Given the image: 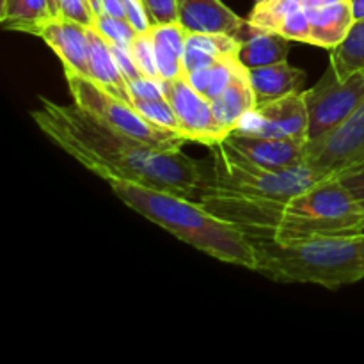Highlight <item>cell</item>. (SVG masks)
Instances as JSON below:
<instances>
[{
  "label": "cell",
  "mask_w": 364,
  "mask_h": 364,
  "mask_svg": "<svg viewBox=\"0 0 364 364\" xmlns=\"http://www.w3.org/2000/svg\"><path fill=\"white\" fill-rule=\"evenodd\" d=\"M164 91L176 112L180 130L187 135L188 141L212 148L226 139L228 132L217 121L212 102L192 87L187 75L164 80Z\"/></svg>",
  "instance_id": "9c48e42d"
},
{
  "label": "cell",
  "mask_w": 364,
  "mask_h": 364,
  "mask_svg": "<svg viewBox=\"0 0 364 364\" xmlns=\"http://www.w3.org/2000/svg\"><path fill=\"white\" fill-rule=\"evenodd\" d=\"M249 82L255 92L256 107L276 102L294 92H302L306 82V73L302 70L284 63L270 64V66L252 68L247 70Z\"/></svg>",
  "instance_id": "9a60e30c"
},
{
  "label": "cell",
  "mask_w": 364,
  "mask_h": 364,
  "mask_svg": "<svg viewBox=\"0 0 364 364\" xmlns=\"http://www.w3.org/2000/svg\"><path fill=\"white\" fill-rule=\"evenodd\" d=\"M114 196L128 208L169 231L198 251L231 265L256 269L252 242L228 220L203 208L198 201L132 181H109Z\"/></svg>",
  "instance_id": "3957f363"
},
{
  "label": "cell",
  "mask_w": 364,
  "mask_h": 364,
  "mask_svg": "<svg viewBox=\"0 0 364 364\" xmlns=\"http://www.w3.org/2000/svg\"><path fill=\"white\" fill-rule=\"evenodd\" d=\"M188 32L180 23H166L151 27L156 70L162 80L183 77V53Z\"/></svg>",
  "instance_id": "d6986e66"
},
{
  "label": "cell",
  "mask_w": 364,
  "mask_h": 364,
  "mask_svg": "<svg viewBox=\"0 0 364 364\" xmlns=\"http://www.w3.org/2000/svg\"><path fill=\"white\" fill-rule=\"evenodd\" d=\"M336 178L348 188V192H350L359 203H364V164L336 174Z\"/></svg>",
  "instance_id": "f1b7e54d"
},
{
  "label": "cell",
  "mask_w": 364,
  "mask_h": 364,
  "mask_svg": "<svg viewBox=\"0 0 364 364\" xmlns=\"http://www.w3.org/2000/svg\"><path fill=\"white\" fill-rule=\"evenodd\" d=\"M87 32L89 43H91V50H89L91 80L96 82L100 87L105 89L107 92H110L116 98L134 105L130 85H128L124 75L121 73L119 66H117L116 59H114L112 52H110L107 39L103 38L102 32L96 27H87Z\"/></svg>",
  "instance_id": "2e32d148"
},
{
  "label": "cell",
  "mask_w": 364,
  "mask_h": 364,
  "mask_svg": "<svg viewBox=\"0 0 364 364\" xmlns=\"http://www.w3.org/2000/svg\"><path fill=\"white\" fill-rule=\"evenodd\" d=\"M130 92L134 100H162L166 98V91H164V80L162 78H151V77H141L137 80L130 82Z\"/></svg>",
  "instance_id": "4316f807"
},
{
  "label": "cell",
  "mask_w": 364,
  "mask_h": 364,
  "mask_svg": "<svg viewBox=\"0 0 364 364\" xmlns=\"http://www.w3.org/2000/svg\"><path fill=\"white\" fill-rule=\"evenodd\" d=\"M331 68L340 78L364 71V18L355 20L347 38L331 50Z\"/></svg>",
  "instance_id": "ffe728a7"
},
{
  "label": "cell",
  "mask_w": 364,
  "mask_h": 364,
  "mask_svg": "<svg viewBox=\"0 0 364 364\" xmlns=\"http://www.w3.org/2000/svg\"><path fill=\"white\" fill-rule=\"evenodd\" d=\"M309 114V141L340 127L364 102V71L340 78L329 68L318 84L304 91Z\"/></svg>",
  "instance_id": "52a82bcc"
},
{
  "label": "cell",
  "mask_w": 364,
  "mask_h": 364,
  "mask_svg": "<svg viewBox=\"0 0 364 364\" xmlns=\"http://www.w3.org/2000/svg\"><path fill=\"white\" fill-rule=\"evenodd\" d=\"M198 203L237 226L249 240L290 242L364 231L361 203L336 176L284 201L203 188Z\"/></svg>",
  "instance_id": "7a4b0ae2"
},
{
  "label": "cell",
  "mask_w": 364,
  "mask_h": 364,
  "mask_svg": "<svg viewBox=\"0 0 364 364\" xmlns=\"http://www.w3.org/2000/svg\"><path fill=\"white\" fill-rule=\"evenodd\" d=\"M100 13L109 14V16H114V18H123V20H128L124 0H100Z\"/></svg>",
  "instance_id": "4dcf8cb0"
},
{
  "label": "cell",
  "mask_w": 364,
  "mask_h": 364,
  "mask_svg": "<svg viewBox=\"0 0 364 364\" xmlns=\"http://www.w3.org/2000/svg\"><path fill=\"white\" fill-rule=\"evenodd\" d=\"M109 43V48L110 52H112L114 59H116L117 66H119L121 73L124 75V78H127V82L130 84V82L137 80V78L144 77V73H142L141 70H139V66L135 64L134 57H132L130 50L127 48V46H121V45H116V43Z\"/></svg>",
  "instance_id": "83f0119b"
},
{
  "label": "cell",
  "mask_w": 364,
  "mask_h": 364,
  "mask_svg": "<svg viewBox=\"0 0 364 364\" xmlns=\"http://www.w3.org/2000/svg\"><path fill=\"white\" fill-rule=\"evenodd\" d=\"M128 50H130L132 57H134L139 70H141L146 77L160 78L155 63V48H153L151 28H149L148 32H141V34L134 39V43H132Z\"/></svg>",
  "instance_id": "cb8c5ba5"
},
{
  "label": "cell",
  "mask_w": 364,
  "mask_h": 364,
  "mask_svg": "<svg viewBox=\"0 0 364 364\" xmlns=\"http://www.w3.org/2000/svg\"><path fill=\"white\" fill-rule=\"evenodd\" d=\"M92 2V6H95V11H96V14L100 13V0H91Z\"/></svg>",
  "instance_id": "836d02e7"
},
{
  "label": "cell",
  "mask_w": 364,
  "mask_h": 364,
  "mask_svg": "<svg viewBox=\"0 0 364 364\" xmlns=\"http://www.w3.org/2000/svg\"><path fill=\"white\" fill-rule=\"evenodd\" d=\"M11 2H13V0H0V13H4V11L9 7Z\"/></svg>",
  "instance_id": "d6a6232c"
},
{
  "label": "cell",
  "mask_w": 364,
  "mask_h": 364,
  "mask_svg": "<svg viewBox=\"0 0 364 364\" xmlns=\"http://www.w3.org/2000/svg\"><path fill=\"white\" fill-rule=\"evenodd\" d=\"M144 9L148 13L149 23L155 25L176 23L178 21V7L176 0H142Z\"/></svg>",
  "instance_id": "484cf974"
},
{
  "label": "cell",
  "mask_w": 364,
  "mask_h": 364,
  "mask_svg": "<svg viewBox=\"0 0 364 364\" xmlns=\"http://www.w3.org/2000/svg\"><path fill=\"white\" fill-rule=\"evenodd\" d=\"M210 149H212L210 153L212 166L210 173L206 174L203 188H215L244 198L284 201L308 191L326 178H331L306 164L283 171L265 169L235 153L224 141Z\"/></svg>",
  "instance_id": "5b68a950"
},
{
  "label": "cell",
  "mask_w": 364,
  "mask_h": 364,
  "mask_svg": "<svg viewBox=\"0 0 364 364\" xmlns=\"http://www.w3.org/2000/svg\"><path fill=\"white\" fill-rule=\"evenodd\" d=\"M228 146L249 162L274 171L291 169L306 162V141L263 137L235 128L224 139Z\"/></svg>",
  "instance_id": "7c38bea8"
},
{
  "label": "cell",
  "mask_w": 364,
  "mask_h": 364,
  "mask_svg": "<svg viewBox=\"0 0 364 364\" xmlns=\"http://www.w3.org/2000/svg\"><path fill=\"white\" fill-rule=\"evenodd\" d=\"M361 206H363V208H364V203H361Z\"/></svg>",
  "instance_id": "d590c367"
},
{
  "label": "cell",
  "mask_w": 364,
  "mask_h": 364,
  "mask_svg": "<svg viewBox=\"0 0 364 364\" xmlns=\"http://www.w3.org/2000/svg\"><path fill=\"white\" fill-rule=\"evenodd\" d=\"M32 110L36 127L57 148L107 183L114 180L148 185L198 201L205 185L203 166L185 153L162 151L103 127L77 105L39 98Z\"/></svg>",
  "instance_id": "6da1fadb"
},
{
  "label": "cell",
  "mask_w": 364,
  "mask_h": 364,
  "mask_svg": "<svg viewBox=\"0 0 364 364\" xmlns=\"http://www.w3.org/2000/svg\"><path fill=\"white\" fill-rule=\"evenodd\" d=\"M178 23L188 34H228L240 38L247 20L220 0H176Z\"/></svg>",
  "instance_id": "4fadbf2b"
},
{
  "label": "cell",
  "mask_w": 364,
  "mask_h": 364,
  "mask_svg": "<svg viewBox=\"0 0 364 364\" xmlns=\"http://www.w3.org/2000/svg\"><path fill=\"white\" fill-rule=\"evenodd\" d=\"M212 107L217 121L228 134L240 127L245 116L252 112V109L256 107V100L251 82H249L247 70L244 66L233 75L228 87L213 100Z\"/></svg>",
  "instance_id": "ac0fdd59"
},
{
  "label": "cell",
  "mask_w": 364,
  "mask_h": 364,
  "mask_svg": "<svg viewBox=\"0 0 364 364\" xmlns=\"http://www.w3.org/2000/svg\"><path fill=\"white\" fill-rule=\"evenodd\" d=\"M258 2H265V0H256V4H258Z\"/></svg>",
  "instance_id": "e575fe53"
},
{
  "label": "cell",
  "mask_w": 364,
  "mask_h": 364,
  "mask_svg": "<svg viewBox=\"0 0 364 364\" xmlns=\"http://www.w3.org/2000/svg\"><path fill=\"white\" fill-rule=\"evenodd\" d=\"M238 128L247 134L263 135V137L297 139L308 142L309 114L304 91L255 107Z\"/></svg>",
  "instance_id": "30bf717a"
},
{
  "label": "cell",
  "mask_w": 364,
  "mask_h": 364,
  "mask_svg": "<svg viewBox=\"0 0 364 364\" xmlns=\"http://www.w3.org/2000/svg\"><path fill=\"white\" fill-rule=\"evenodd\" d=\"M20 32L41 38L60 59L64 73H77L91 78V70H89L91 43H89L87 27L57 16L25 25Z\"/></svg>",
  "instance_id": "8fae6325"
},
{
  "label": "cell",
  "mask_w": 364,
  "mask_h": 364,
  "mask_svg": "<svg viewBox=\"0 0 364 364\" xmlns=\"http://www.w3.org/2000/svg\"><path fill=\"white\" fill-rule=\"evenodd\" d=\"M238 63L245 70L284 63L290 52V39L279 32L252 25L247 20L244 32L238 38Z\"/></svg>",
  "instance_id": "5bb4252c"
},
{
  "label": "cell",
  "mask_w": 364,
  "mask_h": 364,
  "mask_svg": "<svg viewBox=\"0 0 364 364\" xmlns=\"http://www.w3.org/2000/svg\"><path fill=\"white\" fill-rule=\"evenodd\" d=\"M134 107L151 123L159 124V127L167 128V130H180V121H178L176 112H174L173 105L169 100H134ZM183 134V132H181Z\"/></svg>",
  "instance_id": "7402d4cb"
},
{
  "label": "cell",
  "mask_w": 364,
  "mask_h": 364,
  "mask_svg": "<svg viewBox=\"0 0 364 364\" xmlns=\"http://www.w3.org/2000/svg\"><path fill=\"white\" fill-rule=\"evenodd\" d=\"M304 164L326 176L364 164V102L333 132L308 141Z\"/></svg>",
  "instance_id": "ba28073f"
},
{
  "label": "cell",
  "mask_w": 364,
  "mask_h": 364,
  "mask_svg": "<svg viewBox=\"0 0 364 364\" xmlns=\"http://www.w3.org/2000/svg\"><path fill=\"white\" fill-rule=\"evenodd\" d=\"M59 16L64 20L77 21L84 27L96 25V11L91 0H60Z\"/></svg>",
  "instance_id": "d4e9b609"
},
{
  "label": "cell",
  "mask_w": 364,
  "mask_h": 364,
  "mask_svg": "<svg viewBox=\"0 0 364 364\" xmlns=\"http://www.w3.org/2000/svg\"><path fill=\"white\" fill-rule=\"evenodd\" d=\"M255 272L276 283L320 284L329 290L364 279V231L304 240H251Z\"/></svg>",
  "instance_id": "277c9868"
},
{
  "label": "cell",
  "mask_w": 364,
  "mask_h": 364,
  "mask_svg": "<svg viewBox=\"0 0 364 364\" xmlns=\"http://www.w3.org/2000/svg\"><path fill=\"white\" fill-rule=\"evenodd\" d=\"M352 13H354V20H363L364 18V0H350Z\"/></svg>",
  "instance_id": "1f68e13d"
},
{
  "label": "cell",
  "mask_w": 364,
  "mask_h": 364,
  "mask_svg": "<svg viewBox=\"0 0 364 364\" xmlns=\"http://www.w3.org/2000/svg\"><path fill=\"white\" fill-rule=\"evenodd\" d=\"M52 18L48 0H13L4 13H0V23L6 31L20 32L25 25Z\"/></svg>",
  "instance_id": "44dd1931"
},
{
  "label": "cell",
  "mask_w": 364,
  "mask_h": 364,
  "mask_svg": "<svg viewBox=\"0 0 364 364\" xmlns=\"http://www.w3.org/2000/svg\"><path fill=\"white\" fill-rule=\"evenodd\" d=\"M124 7H127L128 21L139 32H148L151 28V23H149L148 13H146L142 0H124Z\"/></svg>",
  "instance_id": "f546056e"
},
{
  "label": "cell",
  "mask_w": 364,
  "mask_h": 364,
  "mask_svg": "<svg viewBox=\"0 0 364 364\" xmlns=\"http://www.w3.org/2000/svg\"><path fill=\"white\" fill-rule=\"evenodd\" d=\"M309 23H311V45L333 50L347 38L354 13L350 0H338L326 6L308 7Z\"/></svg>",
  "instance_id": "e0dca14e"
},
{
  "label": "cell",
  "mask_w": 364,
  "mask_h": 364,
  "mask_svg": "<svg viewBox=\"0 0 364 364\" xmlns=\"http://www.w3.org/2000/svg\"><path fill=\"white\" fill-rule=\"evenodd\" d=\"M64 75L75 105L103 127L162 151H180L188 142L185 134L151 123L134 105L107 92L91 78L77 73Z\"/></svg>",
  "instance_id": "8992f818"
},
{
  "label": "cell",
  "mask_w": 364,
  "mask_h": 364,
  "mask_svg": "<svg viewBox=\"0 0 364 364\" xmlns=\"http://www.w3.org/2000/svg\"><path fill=\"white\" fill-rule=\"evenodd\" d=\"M95 27L102 32V36L107 39V41L116 43V45H121V46H127V48H130L134 39L141 34V32H139L128 20H123V18H114L103 13L96 14Z\"/></svg>",
  "instance_id": "603a6c76"
}]
</instances>
